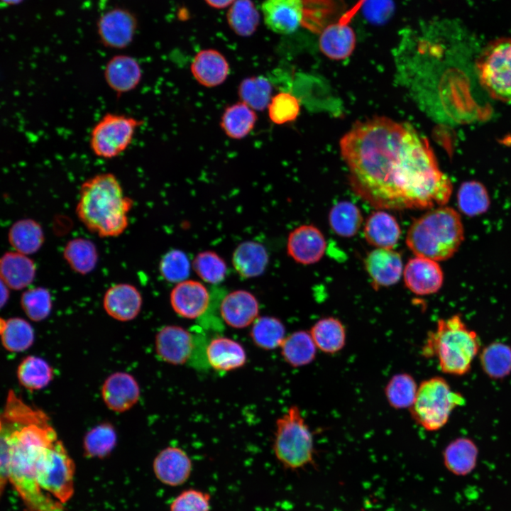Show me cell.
I'll return each instance as SVG.
<instances>
[{
  "label": "cell",
  "mask_w": 511,
  "mask_h": 511,
  "mask_svg": "<svg viewBox=\"0 0 511 511\" xmlns=\"http://www.w3.org/2000/svg\"><path fill=\"white\" fill-rule=\"evenodd\" d=\"M340 150L353 192L376 209L444 206L453 186L427 138L408 123L385 116L357 121Z\"/></svg>",
  "instance_id": "obj_1"
},
{
  "label": "cell",
  "mask_w": 511,
  "mask_h": 511,
  "mask_svg": "<svg viewBox=\"0 0 511 511\" xmlns=\"http://www.w3.org/2000/svg\"><path fill=\"white\" fill-rule=\"evenodd\" d=\"M1 488L9 482L28 511H64L39 486L35 475L43 452L57 439L48 415L21 399L8 401L1 415Z\"/></svg>",
  "instance_id": "obj_2"
},
{
  "label": "cell",
  "mask_w": 511,
  "mask_h": 511,
  "mask_svg": "<svg viewBox=\"0 0 511 511\" xmlns=\"http://www.w3.org/2000/svg\"><path fill=\"white\" fill-rule=\"evenodd\" d=\"M133 206L116 175L102 172L81 185L76 214L89 231L100 237H116L128 227Z\"/></svg>",
  "instance_id": "obj_3"
},
{
  "label": "cell",
  "mask_w": 511,
  "mask_h": 511,
  "mask_svg": "<svg viewBox=\"0 0 511 511\" xmlns=\"http://www.w3.org/2000/svg\"><path fill=\"white\" fill-rule=\"evenodd\" d=\"M480 351L477 333L469 329L460 314L439 319L422 348L427 358H436L440 370L446 374L462 376L471 369Z\"/></svg>",
  "instance_id": "obj_4"
},
{
  "label": "cell",
  "mask_w": 511,
  "mask_h": 511,
  "mask_svg": "<svg viewBox=\"0 0 511 511\" xmlns=\"http://www.w3.org/2000/svg\"><path fill=\"white\" fill-rule=\"evenodd\" d=\"M464 239L459 214L449 207H438L415 219L408 229L406 243L416 256L436 261L452 257Z\"/></svg>",
  "instance_id": "obj_5"
},
{
  "label": "cell",
  "mask_w": 511,
  "mask_h": 511,
  "mask_svg": "<svg viewBox=\"0 0 511 511\" xmlns=\"http://www.w3.org/2000/svg\"><path fill=\"white\" fill-rule=\"evenodd\" d=\"M273 451L287 469L299 470L314 464L313 434L296 405L291 406L276 422Z\"/></svg>",
  "instance_id": "obj_6"
},
{
  "label": "cell",
  "mask_w": 511,
  "mask_h": 511,
  "mask_svg": "<svg viewBox=\"0 0 511 511\" xmlns=\"http://www.w3.org/2000/svg\"><path fill=\"white\" fill-rule=\"evenodd\" d=\"M465 402L462 394L453 390L445 378L434 376L419 384L409 410L418 425L428 432H435L443 428L452 412Z\"/></svg>",
  "instance_id": "obj_7"
},
{
  "label": "cell",
  "mask_w": 511,
  "mask_h": 511,
  "mask_svg": "<svg viewBox=\"0 0 511 511\" xmlns=\"http://www.w3.org/2000/svg\"><path fill=\"white\" fill-rule=\"evenodd\" d=\"M479 83L495 99L511 101V38L490 41L476 62Z\"/></svg>",
  "instance_id": "obj_8"
},
{
  "label": "cell",
  "mask_w": 511,
  "mask_h": 511,
  "mask_svg": "<svg viewBox=\"0 0 511 511\" xmlns=\"http://www.w3.org/2000/svg\"><path fill=\"white\" fill-rule=\"evenodd\" d=\"M40 488L65 503L74 493L75 464L63 443L57 439L40 455L35 470Z\"/></svg>",
  "instance_id": "obj_9"
},
{
  "label": "cell",
  "mask_w": 511,
  "mask_h": 511,
  "mask_svg": "<svg viewBox=\"0 0 511 511\" xmlns=\"http://www.w3.org/2000/svg\"><path fill=\"white\" fill-rule=\"evenodd\" d=\"M207 342L202 335L194 334L175 325L161 328L155 336V349L159 357L168 363L207 368Z\"/></svg>",
  "instance_id": "obj_10"
},
{
  "label": "cell",
  "mask_w": 511,
  "mask_h": 511,
  "mask_svg": "<svg viewBox=\"0 0 511 511\" xmlns=\"http://www.w3.org/2000/svg\"><path fill=\"white\" fill-rule=\"evenodd\" d=\"M142 124V121L131 116L106 113L92 128L90 149L99 158H114L129 147Z\"/></svg>",
  "instance_id": "obj_11"
},
{
  "label": "cell",
  "mask_w": 511,
  "mask_h": 511,
  "mask_svg": "<svg viewBox=\"0 0 511 511\" xmlns=\"http://www.w3.org/2000/svg\"><path fill=\"white\" fill-rule=\"evenodd\" d=\"M360 0L353 8L334 23L325 26L321 31L319 47L327 57L340 60L348 57L353 52L356 38L349 21L363 3Z\"/></svg>",
  "instance_id": "obj_12"
},
{
  "label": "cell",
  "mask_w": 511,
  "mask_h": 511,
  "mask_svg": "<svg viewBox=\"0 0 511 511\" xmlns=\"http://www.w3.org/2000/svg\"><path fill=\"white\" fill-rule=\"evenodd\" d=\"M137 25V18L131 11L124 8L116 7L99 18L97 32L105 47L123 49L132 42Z\"/></svg>",
  "instance_id": "obj_13"
},
{
  "label": "cell",
  "mask_w": 511,
  "mask_h": 511,
  "mask_svg": "<svg viewBox=\"0 0 511 511\" xmlns=\"http://www.w3.org/2000/svg\"><path fill=\"white\" fill-rule=\"evenodd\" d=\"M211 293L205 285L187 279L177 283L170 295L175 312L188 319L203 317L211 308Z\"/></svg>",
  "instance_id": "obj_14"
},
{
  "label": "cell",
  "mask_w": 511,
  "mask_h": 511,
  "mask_svg": "<svg viewBox=\"0 0 511 511\" xmlns=\"http://www.w3.org/2000/svg\"><path fill=\"white\" fill-rule=\"evenodd\" d=\"M261 14L268 29L279 34H290L304 22L305 3L304 0H263Z\"/></svg>",
  "instance_id": "obj_15"
},
{
  "label": "cell",
  "mask_w": 511,
  "mask_h": 511,
  "mask_svg": "<svg viewBox=\"0 0 511 511\" xmlns=\"http://www.w3.org/2000/svg\"><path fill=\"white\" fill-rule=\"evenodd\" d=\"M406 287L418 295L438 292L444 282V273L439 263L430 258L415 256L408 260L403 271Z\"/></svg>",
  "instance_id": "obj_16"
},
{
  "label": "cell",
  "mask_w": 511,
  "mask_h": 511,
  "mask_svg": "<svg viewBox=\"0 0 511 511\" xmlns=\"http://www.w3.org/2000/svg\"><path fill=\"white\" fill-rule=\"evenodd\" d=\"M326 246L324 236L319 229L313 225H302L290 233L287 252L296 262L309 265L322 258Z\"/></svg>",
  "instance_id": "obj_17"
},
{
  "label": "cell",
  "mask_w": 511,
  "mask_h": 511,
  "mask_svg": "<svg viewBox=\"0 0 511 511\" xmlns=\"http://www.w3.org/2000/svg\"><path fill=\"white\" fill-rule=\"evenodd\" d=\"M222 320L235 329L253 324L258 318L259 304L256 297L244 290L232 291L224 296L219 304Z\"/></svg>",
  "instance_id": "obj_18"
},
{
  "label": "cell",
  "mask_w": 511,
  "mask_h": 511,
  "mask_svg": "<svg viewBox=\"0 0 511 511\" xmlns=\"http://www.w3.org/2000/svg\"><path fill=\"white\" fill-rule=\"evenodd\" d=\"M101 392L106 407L116 412L128 410L136 404L140 397L136 380L125 372H116L108 376Z\"/></svg>",
  "instance_id": "obj_19"
},
{
  "label": "cell",
  "mask_w": 511,
  "mask_h": 511,
  "mask_svg": "<svg viewBox=\"0 0 511 511\" xmlns=\"http://www.w3.org/2000/svg\"><path fill=\"white\" fill-rule=\"evenodd\" d=\"M153 468L155 476L162 483L175 487L188 480L192 463L185 451L178 447L170 446L155 456Z\"/></svg>",
  "instance_id": "obj_20"
},
{
  "label": "cell",
  "mask_w": 511,
  "mask_h": 511,
  "mask_svg": "<svg viewBox=\"0 0 511 511\" xmlns=\"http://www.w3.org/2000/svg\"><path fill=\"white\" fill-rule=\"evenodd\" d=\"M142 304L141 292L135 286L128 283L112 285L107 289L103 297L105 312L113 319L121 322L135 319L141 312Z\"/></svg>",
  "instance_id": "obj_21"
},
{
  "label": "cell",
  "mask_w": 511,
  "mask_h": 511,
  "mask_svg": "<svg viewBox=\"0 0 511 511\" xmlns=\"http://www.w3.org/2000/svg\"><path fill=\"white\" fill-rule=\"evenodd\" d=\"M104 77L107 86L120 97L137 87L142 78V70L134 57L116 55L106 62Z\"/></svg>",
  "instance_id": "obj_22"
},
{
  "label": "cell",
  "mask_w": 511,
  "mask_h": 511,
  "mask_svg": "<svg viewBox=\"0 0 511 511\" xmlns=\"http://www.w3.org/2000/svg\"><path fill=\"white\" fill-rule=\"evenodd\" d=\"M364 265L375 288L397 283L403 268L400 254L388 248L370 251L365 258Z\"/></svg>",
  "instance_id": "obj_23"
},
{
  "label": "cell",
  "mask_w": 511,
  "mask_h": 511,
  "mask_svg": "<svg viewBox=\"0 0 511 511\" xmlns=\"http://www.w3.org/2000/svg\"><path fill=\"white\" fill-rule=\"evenodd\" d=\"M191 71L200 84L213 87L225 81L229 73V66L220 52L205 49L198 52L194 57Z\"/></svg>",
  "instance_id": "obj_24"
},
{
  "label": "cell",
  "mask_w": 511,
  "mask_h": 511,
  "mask_svg": "<svg viewBox=\"0 0 511 511\" xmlns=\"http://www.w3.org/2000/svg\"><path fill=\"white\" fill-rule=\"evenodd\" d=\"M1 280L10 289L21 290L34 280L36 266L27 255L16 251L5 253L0 260Z\"/></svg>",
  "instance_id": "obj_25"
},
{
  "label": "cell",
  "mask_w": 511,
  "mask_h": 511,
  "mask_svg": "<svg viewBox=\"0 0 511 511\" xmlns=\"http://www.w3.org/2000/svg\"><path fill=\"white\" fill-rule=\"evenodd\" d=\"M206 358L208 365L220 371H229L242 367L246 361L243 346L224 336H215L207 343Z\"/></svg>",
  "instance_id": "obj_26"
},
{
  "label": "cell",
  "mask_w": 511,
  "mask_h": 511,
  "mask_svg": "<svg viewBox=\"0 0 511 511\" xmlns=\"http://www.w3.org/2000/svg\"><path fill=\"white\" fill-rule=\"evenodd\" d=\"M401 230L396 219L390 214L378 210L367 218L364 236L367 242L378 248L392 249L400 239Z\"/></svg>",
  "instance_id": "obj_27"
},
{
  "label": "cell",
  "mask_w": 511,
  "mask_h": 511,
  "mask_svg": "<svg viewBox=\"0 0 511 511\" xmlns=\"http://www.w3.org/2000/svg\"><path fill=\"white\" fill-rule=\"evenodd\" d=\"M478 456L476 444L468 437H458L451 441L443 451L444 464L456 476H466L476 468Z\"/></svg>",
  "instance_id": "obj_28"
},
{
  "label": "cell",
  "mask_w": 511,
  "mask_h": 511,
  "mask_svg": "<svg viewBox=\"0 0 511 511\" xmlns=\"http://www.w3.org/2000/svg\"><path fill=\"white\" fill-rule=\"evenodd\" d=\"M268 263V254L260 243L244 241L235 248L232 264L237 273L243 278H252L261 275Z\"/></svg>",
  "instance_id": "obj_29"
},
{
  "label": "cell",
  "mask_w": 511,
  "mask_h": 511,
  "mask_svg": "<svg viewBox=\"0 0 511 511\" xmlns=\"http://www.w3.org/2000/svg\"><path fill=\"white\" fill-rule=\"evenodd\" d=\"M8 241L15 251L31 255L38 251L44 243L45 235L41 225L32 219L14 222L8 232Z\"/></svg>",
  "instance_id": "obj_30"
},
{
  "label": "cell",
  "mask_w": 511,
  "mask_h": 511,
  "mask_svg": "<svg viewBox=\"0 0 511 511\" xmlns=\"http://www.w3.org/2000/svg\"><path fill=\"white\" fill-rule=\"evenodd\" d=\"M309 332L317 349L324 353L335 354L345 346L346 329L336 318L330 317L318 320Z\"/></svg>",
  "instance_id": "obj_31"
},
{
  "label": "cell",
  "mask_w": 511,
  "mask_h": 511,
  "mask_svg": "<svg viewBox=\"0 0 511 511\" xmlns=\"http://www.w3.org/2000/svg\"><path fill=\"white\" fill-rule=\"evenodd\" d=\"M478 357L482 370L490 379L502 380L511 374L510 345L492 342L480 349Z\"/></svg>",
  "instance_id": "obj_32"
},
{
  "label": "cell",
  "mask_w": 511,
  "mask_h": 511,
  "mask_svg": "<svg viewBox=\"0 0 511 511\" xmlns=\"http://www.w3.org/2000/svg\"><path fill=\"white\" fill-rule=\"evenodd\" d=\"M280 348L282 358L293 367L304 366L312 363L317 350L310 332L303 330L286 336Z\"/></svg>",
  "instance_id": "obj_33"
},
{
  "label": "cell",
  "mask_w": 511,
  "mask_h": 511,
  "mask_svg": "<svg viewBox=\"0 0 511 511\" xmlns=\"http://www.w3.org/2000/svg\"><path fill=\"white\" fill-rule=\"evenodd\" d=\"M62 255L70 268L80 275L93 271L99 257L95 244L81 237L70 240L64 247Z\"/></svg>",
  "instance_id": "obj_34"
},
{
  "label": "cell",
  "mask_w": 511,
  "mask_h": 511,
  "mask_svg": "<svg viewBox=\"0 0 511 511\" xmlns=\"http://www.w3.org/2000/svg\"><path fill=\"white\" fill-rule=\"evenodd\" d=\"M0 334L2 345L9 352L24 351L33 345L35 339L32 326L21 317L1 318Z\"/></svg>",
  "instance_id": "obj_35"
},
{
  "label": "cell",
  "mask_w": 511,
  "mask_h": 511,
  "mask_svg": "<svg viewBox=\"0 0 511 511\" xmlns=\"http://www.w3.org/2000/svg\"><path fill=\"white\" fill-rule=\"evenodd\" d=\"M53 378V370L49 363L40 357L28 356L23 358L17 368L19 383L30 390H38L46 387Z\"/></svg>",
  "instance_id": "obj_36"
},
{
  "label": "cell",
  "mask_w": 511,
  "mask_h": 511,
  "mask_svg": "<svg viewBox=\"0 0 511 511\" xmlns=\"http://www.w3.org/2000/svg\"><path fill=\"white\" fill-rule=\"evenodd\" d=\"M256 119L253 109L243 102H238L226 109L221 116V126L229 137L241 139L253 129Z\"/></svg>",
  "instance_id": "obj_37"
},
{
  "label": "cell",
  "mask_w": 511,
  "mask_h": 511,
  "mask_svg": "<svg viewBox=\"0 0 511 511\" xmlns=\"http://www.w3.org/2000/svg\"><path fill=\"white\" fill-rule=\"evenodd\" d=\"M226 19L236 34L247 37L256 31L260 14L252 0H236L229 7Z\"/></svg>",
  "instance_id": "obj_38"
},
{
  "label": "cell",
  "mask_w": 511,
  "mask_h": 511,
  "mask_svg": "<svg viewBox=\"0 0 511 511\" xmlns=\"http://www.w3.org/2000/svg\"><path fill=\"white\" fill-rule=\"evenodd\" d=\"M415 379L409 373L395 374L387 383L384 392L389 405L395 410L410 408L417 392Z\"/></svg>",
  "instance_id": "obj_39"
},
{
  "label": "cell",
  "mask_w": 511,
  "mask_h": 511,
  "mask_svg": "<svg viewBox=\"0 0 511 511\" xmlns=\"http://www.w3.org/2000/svg\"><path fill=\"white\" fill-rule=\"evenodd\" d=\"M329 221L336 234L349 238L353 236L359 230L363 217L357 206L350 202L342 201L331 209Z\"/></svg>",
  "instance_id": "obj_40"
},
{
  "label": "cell",
  "mask_w": 511,
  "mask_h": 511,
  "mask_svg": "<svg viewBox=\"0 0 511 511\" xmlns=\"http://www.w3.org/2000/svg\"><path fill=\"white\" fill-rule=\"evenodd\" d=\"M250 335L257 346L267 350L280 346L286 337L282 322L268 316L258 317L255 320Z\"/></svg>",
  "instance_id": "obj_41"
},
{
  "label": "cell",
  "mask_w": 511,
  "mask_h": 511,
  "mask_svg": "<svg viewBox=\"0 0 511 511\" xmlns=\"http://www.w3.org/2000/svg\"><path fill=\"white\" fill-rule=\"evenodd\" d=\"M457 201L459 210L468 216L480 215L490 207L488 192L484 185L477 181L462 183L458 191Z\"/></svg>",
  "instance_id": "obj_42"
},
{
  "label": "cell",
  "mask_w": 511,
  "mask_h": 511,
  "mask_svg": "<svg viewBox=\"0 0 511 511\" xmlns=\"http://www.w3.org/2000/svg\"><path fill=\"white\" fill-rule=\"evenodd\" d=\"M116 443L114 427L105 422L91 429L84 436L83 449L89 457L102 458L107 456Z\"/></svg>",
  "instance_id": "obj_43"
},
{
  "label": "cell",
  "mask_w": 511,
  "mask_h": 511,
  "mask_svg": "<svg viewBox=\"0 0 511 511\" xmlns=\"http://www.w3.org/2000/svg\"><path fill=\"white\" fill-rule=\"evenodd\" d=\"M272 87L263 77H252L245 79L238 87V95L242 102L253 110H263L268 106L271 97Z\"/></svg>",
  "instance_id": "obj_44"
},
{
  "label": "cell",
  "mask_w": 511,
  "mask_h": 511,
  "mask_svg": "<svg viewBox=\"0 0 511 511\" xmlns=\"http://www.w3.org/2000/svg\"><path fill=\"white\" fill-rule=\"evenodd\" d=\"M192 268L198 277L210 284L222 282L227 273L225 260L212 251L199 253L192 261Z\"/></svg>",
  "instance_id": "obj_45"
},
{
  "label": "cell",
  "mask_w": 511,
  "mask_h": 511,
  "mask_svg": "<svg viewBox=\"0 0 511 511\" xmlns=\"http://www.w3.org/2000/svg\"><path fill=\"white\" fill-rule=\"evenodd\" d=\"M21 306L26 315L32 321L46 319L52 309V297L45 287H37L25 290L21 297Z\"/></svg>",
  "instance_id": "obj_46"
},
{
  "label": "cell",
  "mask_w": 511,
  "mask_h": 511,
  "mask_svg": "<svg viewBox=\"0 0 511 511\" xmlns=\"http://www.w3.org/2000/svg\"><path fill=\"white\" fill-rule=\"evenodd\" d=\"M159 272L167 282L177 284L184 281L187 280L190 273L189 258L180 250H170L160 259Z\"/></svg>",
  "instance_id": "obj_47"
},
{
  "label": "cell",
  "mask_w": 511,
  "mask_h": 511,
  "mask_svg": "<svg viewBox=\"0 0 511 511\" xmlns=\"http://www.w3.org/2000/svg\"><path fill=\"white\" fill-rule=\"evenodd\" d=\"M268 108L269 118L275 124L294 121L300 109L297 99L287 92H280L272 97Z\"/></svg>",
  "instance_id": "obj_48"
},
{
  "label": "cell",
  "mask_w": 511,
  "mask_h": 511,
  "mask_svg": "<svg viewBox=\"0 0 511 511\" xmlns=\"http://www.w3.org/2000/svg\"><path fill=\"white\" fill-rule=\"evenodd\" d=\"M210 495L197 489L181 492L172 501L170 511H210Z\"/></svg>",
  "instance_id": "obj_49"
},
{
  "label": "cell",
  "mask_w": 511,
  "mask_h": 511,
  "mask_svg": "<svg viewBox=\"0 0 511 511\" xmlns=\"http://www.w3.org/2000/svg\"><path fill=\"white\" fill-rule=\"evenodd\" d=\"M363 4L366 16L376 23L385 21L392 8L391 0H364Z\"/></svg>",
  "instance_id": "obj_50"
},
{
  "label": "cell",
  "mask_w": 511,
  "mask_h": 511,
  "mask_svg": "<svg viewBox=\"0 0 511 511\" xmlns=\"http://www.w3.org/2000/svg\"><path fill=\"white\" fill-rule=\"evenodd\" d=\"M236 0H204L211 7L218 9L229 8Z\"/></svg>",
  "instance_id": "obj_51"
},
{
  "label": "cell",
  "mask_w": 511,
  "mask_h": 511,
  "mask_svg": "<svg viewBox=\"0 0 511 511\" xmlns=\"http://www.w3.org/2000/svg\"><path fill=\"white\" fill-rule=\"evenodd\" d=\"M1 307L6 303L9 297V290H11L4 282L1 280Z\"/></svg>",
  "instance_id": "obj_52"
},
{
  "label": "cell",
  "mask_w": 511,
  "mask_h": 511,
  "mask_svg": "<svg viewBox=\"0 0 511 511\" xmlns=\"http://www.w3.org/2000/svg\"><path fill=\"white\" fill-rule=\"evenodd\" d=\"M23 0H1L5 4L7 5H16L21 3Z\"/></svg>",
  "instance_id": "obj_53"
}]
</instances>
